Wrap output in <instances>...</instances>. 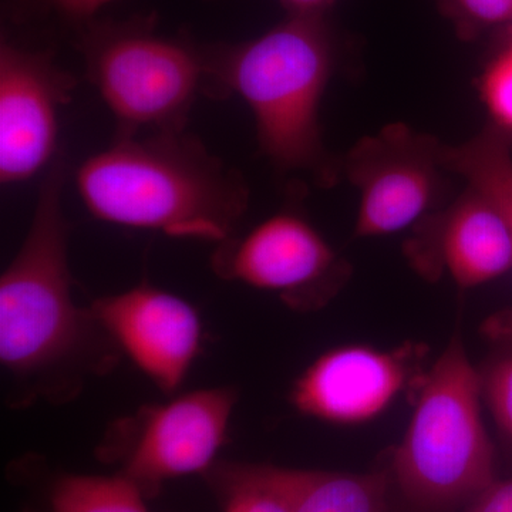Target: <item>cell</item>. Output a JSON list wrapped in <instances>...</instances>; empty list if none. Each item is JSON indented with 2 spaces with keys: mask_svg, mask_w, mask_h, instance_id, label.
<instances>
[{
  "mask_svg": "<svg viewBox=\"0 0 512 512\" xmlns=\"http://www.w3.org/2000/svg\"><path fill=\"white\" fill-rule=\"evenodd\" d=\"M63 184L57 161L40 187L25 241L0 278V363L6 399L18 409L73 402L123 356L92 306L74 301Z\"/></svg>",
  "mask_w": 512,
  "mask_h": 512,
  "instance_id": "1",
  "label": "cell"
},
{
  "mask_svg": "<svg viewBox=\"0 0 512 512\" xmlns=\"http://www.w3.org/2000/svg\"><path fill=\"white\" fill-rule=\"evenodd\" d=\"M76 183L97 220L217 244L249 202L244 177L184 131L120 137L80 165Z\"/></svg>",
  "mask_w": 512,
  "mask_h": 512,
  "instance_id": "2",
  "label": "cell"
},
{
  "mask_svg": "<svg viewBox=\"0 0 512 512\" xmlns=\"http://www.w3.org/2000/svg\"><path fill=\"white\" fill-rule=\"evenodd\" d=\"M328 15H288L255 39L204 49L207 84L247 103L259 148L276 170L320 187L342 175L320 130V103L338 64Z\"/></svg>",
  "mask_w": 512,
  "mask_h": 512,
  "instance_id": "3",
  "label": "cell"
},
{
  "mask_svg": "<svg viewBox=\"0 0 512 512\" xmlns=\"http://www.w3.org/2000/svg\"><path fill=\"white\" fill-rule=\"evenodd\" d=\"M481 399L478 369L460 336H453L420 383L412 420L393 456L394 483L421 510L467 507L494 483V447Z\"/></svg>",
  "mask_w": 512,
  "mask_h": 512,
  "instance_id": "4",
  "label": "cell"
},
{
  "mask_svg": "<svg viewBox=\"0 0 512 512\" xmlns=\"http://www.w3.org/2000/svg\"><path fill=\"white\" fill-rule=\"evenodd\" d=\"M80 32L87 74L121 128L184 131L188 113L207 84L204 50L161 35L153 18L90 20Z\"/></svg>",
  "mask_w": 512,
  "mask_h": 512,
  "instance_id": "5",
  "label": "cell"
},
{
  "mask_svg": "<svg viewBox=\"0 0 512 512\" xmlns=\"http://www.w3.org/2000/svg\"><path fill=\"white\" fill-rule=\"evenodd\" d=\"M238 399L234 387L218 386L141 406L110 424L97 458L151 500L168 481L211 470L227 443Z\"/></svg>",
  "mask_w": 512,
  "mask_h": 512,
  "instance_id": "6",
  "label": "cell"
},
{
  "mask_svg": "<svg viewBox=\"0 0 512 512\" xmlns=\"http://www.w3.org/2000/svg\"><path fill=\"white\" fill-rule=\"evenodd\" d=\"M441 141L396 123L360 138L342 160V174L359 194L356 238H377L416 227L443 207L447 173Z\"/></svg>",
  "mask_w": 512,
  "mask_h": 512,
  "instance_id": "7",
  "label": "cell"
},
{
  "mask_svg": "<svg viewBox=\"0 0 512 512\" xmlns=\"http://www.w3.org/2000/svg\"><path fill=\"white\" fill-rule=\"evenodd\" d=\"M211 268L225 281L276 293L296 311L322 308L349 278V265L311 222L279 212L244 237L217 244Z\"/></svg>",
  "mask_w": 512,
  "mask_h": 512,
  "instance_id": "8",
  "label": "cell"
},
{
  "mask_svg": "<svg viewBox=\"0 0 512 512\" xmlns=\"http://www.w3.org/2000/svg\"><path fill=\"white\" fill-rule=\"evenodd\" d=\"M426 346L407 342L396 349L339 346L319 356L291 389L296 412L325 423L352 426L375 420L410 387L423 382Z\"/></svg>",
  "mask_w": 512,
  "mask_h": 512,
  "instance_id": "9",
  "label": "cell"
},
{
  "mask_svg": "<svg viewBox=\"0 0 512 512\" xmlns=\"http://www.w3.org/2000/svg\"><path fill=\"white\" fill-rule=\"evenodd\" d=\"M74 82L49 53L0 46V181L23 183L39 173L56 148L59 113Z\"/></svg>",
  "mask_w": 512,
  "mask_h": 512,
  "instance_id": "10",
  "label": "cell"
},
{
  "mask_svg": "<svg viewBox=\"0 0 512 512\" xmlns=\"http://www.w3.org/2000/svg\"><path fill=\"white\" fill-rule=\"evenodd\" d=\"M90 306L123 356L161 392L180 389L202 343L201 318L190 302L141 284L94 299Z\"/></svg>",
  "mask_w": 512,
  "mask_h": 512,
  "instance_id": "11",
  "label": "cell"
},
{
  "mask_svg": "<svg viewBox=\"0 0 512 512\" xmlns=\"http://www.w3.org/2000/svg\"><path fill=\"white\" fill-rule=\"evenodd\" d=\"M404 252L427 279L447 274L460 288H476L512 269L511 228L493 202L467 185L414 227Z\"/></svg>",
  "mask_w": 512,
  "mask_h": 512,
  "instance_id": "12",
  "label": "cell"
},
{
  "mask_svg": "<svg viewBox=\"0 0 512 512\" xmlns=\"http://www.w3.org/2000/svg\"><path fill=\"white\" fill-rule=\"evenodd\" d=\"M291 512H393L389 477L244 463Z\"/></svg>",
  "mask_w": 512,
  "mask_h": 512,
  "instance_id": "13",
  "label": "cell"
},
{
  "mask_svg": "<svg viewBox=\"0 0 512 512\" xmlns=\"http://www.w3.org/2000/svg\"><path fill=\"white\" fill-rule=\"evenodd\" d=\"M35 464L43 512H151L146 495L126 477L49 471Z\"/></svg>",
  "mask_w": 512,
  "mask_h": 512,
  "instance_id": "14",
  "label": "cell"
},
{
  "mask_svg": "<svg viewBox=\"0 0 512 512\" xmlns=\"http://www.w3.org/2000/svg\"><path fill=\"white\" fill-rule=\"evenodd\" d=\"M511 144L490 124L458 146L441 143L440 160L447 173L463 178L503 212L512 234Z\"/></svg>",
  "mask_w": 512,
  "mask_h": 512,
  "instance_id": "15",
  "label": "cell"
},
{
  "mask_svg": "<svg viewBox=\"0 0 512 512\" xmlns=\"http://www.w3.org/2000/svg\"><path fill=\"white\" fill-rule=\"evenodd\" d=\"M498 349L478 369L481 397L500 430L505 443L512 448V335L507 319L495 320L491 326Z\"/></svg>",
  "mask_w": 512,
  "mask_h": 512,
  "instance_id": "16",
  "label": "cell"
},
{
  "mask_svg": "<svg viewBox=\"0 0 512 512\" xmlns=\"http://www.w3.org/2000/svg\"><path fill=\"white\" fill-rule=\"evenodd\" d=\"M204 476L221 512H291L279 495L248 473L244 463L218 460Z\"/></svg>",
  "mask_w": 512,
  "mask_h": 512,
  "instance_id": "17",
  "label": "cell"
},
{
  "mask_svg": "<svg viewBox=\"0 0 512 512\" xmlns=\"http://www.w3.org/2000/svg\"><path fill=\"white\" fill-rule=\"evenodd\" d=\"M458 39L473 42L493 30H505L512 20V0H434Z\"/></svg>",
  "mask_w": 512,
  "mask_h": 512,
  "instance_id": "18",
  "label": "cell"
},
{
  "mask_svg": "<svg viewBox=\"0 0 512 512\" xmlns=\"http://www.w3.org/2000/svg\"><path fill=\"white\" fill-rule=\"evenodd\" d=\"M478 92L490 114L491 126L512 143V43H504L485 66Z\"/></svg>",
  "mask_w": 512,
  "mask_h": 512,
  "instance_id": "19",
  "label": "cell"
},
{
  "mask_svg": "<svg viewBox=\"0 0 512 512\" xmlns=\"http://www.w3.org/2000/svg\"><path fill=\"white\" fill-rule=\"evenodd\" d=\"M464 512H512V478L495 480L467 505Z\"/></svg>",
  "mask_w": 512,
  "mask_h": 512,
  "instance_id": "20",
  "label": "cell"
},
{
  "mask_svg": "<svg viewBox=\"0 0 512 512\" xmlns=\"http://www.w3.org/2000/svg\"><path fill=\"white\" fill-rule=\"evenodd\" d=\"M43 2L47 8L52 9L63 19L84 25L93 20L99 10L113 0H43Z\"/></svg>",
  "mask_w": 512,
  "mask_h": 512,
  "instance_id": "21",
  "label": "cell"
},
{
  "mask_svg": "<svg viewBox=\"0 0 512 512\" xmlns=\"http://www.w3.org/2000/svg\"><path fill=\"white\" fill-rule=\"evenodd\" d=\"M288 15H328L339 0H279Z\"/></svg>",
  "mask_w": 512,
  "mask_h": 512,
  "instance_id": "22",
  "label": "cell"
},
{
  "mask_svg": "<svg viewBox=\"0 0 512 512\" xmlns=\"http://www.w3.org/2000/svg\"><path fill=\"white\" fill-rule=\"evenodd\" d=\"M505 43H512V20L507 29L504 30Z\"/></svg>",
  "mask_w": 512,
  "mask_h": 512,
  "instance_id": "23",
  "label": "cell"
}]
</instances>
